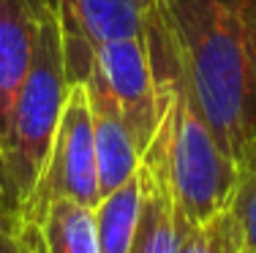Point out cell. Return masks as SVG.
<instances>
[{
  "instance_id": "cell-1",
  "label": "cell",
  "mask_w": 256,
  "mask_h": 253,
  "mask_svg": "<svg viewBox=\"0 0 256 253\" xmlns=\"http://www.w3.org/2000/svg\"><path fill=\"white\" fill-rule=\"evenodd\" d=\"M199 112L232 161L256 150V0H156Z\"/></svg>"
},
{
  "instance_id": "cell-2",
  "label": "cell",
  "mask_w": 256,
  "mask_h": 253,
  "mask_svg": "<svg viewBox=\"0 0 256 253\" xmlns=\"http://www.w3.org/2000/svg\"><path fill=\"white\" fill-rule=\"evenodd\" d=\"M144 35L161 84V120L148 147L164 164L182 237L229 207L240 172L216 139L204 114L199 112L186 74L169 46L156 5L144 25Z\"/></svg>"
},
{
  "instance_id": "cell-3",
  "label": "cell",
  "mask_w": 256,
  "mask_h": 253,
  "mask_svg": "<svg viewBox=\"0 0 256 253\" xmlns=\"http://www.w3.org/2000/svg\"><path fill=\"white\" fill-rule=\"evenodd\" d=\"M68 90L71 82L66 76L60 27L52 11L44 8V22L38 30L33 60H30L25 82L16 93L8 131L3 139L6 161H8V172L22 210L44 174Z\"/></svg>"
},
{
  "instance_id": "cell-4",
  "label": "cell",
  "mask_w": 256,
  "mask_h": 253,
  "mask_svg": "<svg viewBox=\"0 0 256 253\" xmlns=\"http://www.w3.org/2000/svg\"><path fill=\"white\" fill-rule=\"evenodd\" d=\"M52 199H74L88 207H96L101 202L93 114H90V98L84 84H71L44 174L22 210V218L36 215Z\"/></svg>"
},
{
  "instance_id": "cell-5",
  "label": "cell",
  "mask_w": 256,
  "mask_h": 253,
  "mask_svg": "<svg viewBox=\"0 0 256 253\" xmlns=\"http://www.w3.org/2000/svg\"><path fill=\"white\" fill-rule=\"evenodd\" d=\"M63 41V63L71 84H84L101 44L142 35L156 0H44Z\"/></svg>"
},
{
  "instance_id": "cell-6",
  "label": "cell",
  "mask_w": 256,
  "mask_h": 253,
  "mask_svg": "<svg viewBox=\"0 0 256 253\" xmlns=\"http://www.w3.org/2000/svg\"><path fill=\"white\" fill-rule=\"evenodd\" d=\"M90 74L98 76L118 101L139 153H144L161 120V84L150 57L148 35H128L101 44Z\"/></svg>"
},
{
  "instance_id": "cell-7",
  "label": "cell",
  "mask_w": 256,
  "mask_h": 253,
  "mask_svg": "<svg viewBox=\"0 0 256 253\" xmlns=\"http://www.w3.org/2000/svg\"><path fill=\"white\" fill-rule=\"evenodd\" d=\"M84 87H88L90 114H93L98 188H101V196H106L136 174L142 153H139L136 139H134L131 128H128L118 101L109 95V90L101 84L98 76L90 74Z\"/></svg>"
},
{
  "instance_id": "cell-8",
  "label": "cell",
  "mask_w": 256,
  "mask_h": 253,
  "mask_svg": "<svg viewBox=\"0 0 256 253\" xmlns=\"http://www.w3.org/2000/svg\"><path fill=\"white\" fill-rule=\"evenodd\" d=\"M44 8V0H0V139H6L16 93L33 60Z\"/></svg>"
},
{
  "instance_id": "cell-9",
  "label": "cell",
  "mask_w": 256,
  "mask_h": 253,
  "mask_svg": "<svg viewBox=\"0 0 256 253\" xmlns=\"http://www.w3.org/2000/svg\"><path fill=\"white\" fill-rule=\"evenodd\" d=\"M22 253H98L96 213L74 199H52L36 215L20 221Z\"/></svg>"
},
{
  "instance_id": "cell-10",
  "label": "cell",
  "mask_w": 256,
  "mask_h": 253,
  "mask_svg": "<svg viewBox=\"0 0 256 253\" xmlns=\"http://www.w3.org/2000/svg\"><path fill=\"white\" fill-rule=\"evenodd\" d=\"M139 215L128 253H178L180 226L178 207L169 188L161 158L153 150H144L139 158Z\"/></svg>"
},
{
  "instance_id": "cell-11",
  "label": "cell",
  "mask_w": 256,
  "mask_h": 253,
  "mask_svg": "<svg viewBox=\"0 0 256 253\" xmlns=\"http://www.w3.org/2000/svg\"><path fill=\"white\" fill-rule=\"evenodd\" d=\"M96 234H98V253H128L139 215V177L134 174L128 183L101 196L93 207Z\"/></svg>"
},
{
  "instance_id": "cell-12",
  "label": "cell",
  "mask_w": 256,
  "mask_h": 253,
  "mask_svg": "<svg viewBox=\"0 0 256 253\" xmlns=\"http://www.w3.org/2000/svg\"><path fill=\"white\" fill-rule=\"evenodd\" d=\"M237 191L229 204V221L240 253H256V150L240 164Z\"/></svg>"
},
{
  "instance_id": "cell-13",
  "label": "cell",
  "mask_w": 256,
  "mask_h": 253,
  "mask_svg": "<svg viewBox=\"0 0 256 253\" xmlns=\"http://www.w3.org/2000/svg\"><path fill=\"white\" fill-rule=\"evenodd\" d=\"M178 253H240L229 221V207L204 226H196L180 237Z\"/></svg>"
},
{
  "instance_id": "cell-14",
  "label": "cell",
  "mask_w": 256,
  "mask_h": 253,
  "mask_svg": "<svg viewBox=\"0 0 256 253\" xmlns=\"http://www.w3.org/2000/svg\"><path fill=\"white\" fill-rule=\"evenodd\" d=\"M20 221H22V204H20V196H16L11 172H8L3 139H0V229L16 232V229H20Z\"/></svg>"
},
{
  "instance_id": "cell-15",
  "label": "cell",
  "mask_w": 256,
  "mask_h": 253,
  "mask_svg": "<svg viewBox=\"0 0 256 253\" xmlns=\"http://www.w3.org/2000/svg\"><path fill=\"white\" fill-rule=\"evenodd\" d=\"M0 253H22L14 232H6V229H0Z\"/></svg>"
}]
</instances>
